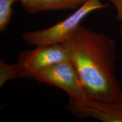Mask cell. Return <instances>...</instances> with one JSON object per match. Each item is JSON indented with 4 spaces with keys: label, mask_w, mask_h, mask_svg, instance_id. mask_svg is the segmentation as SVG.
I'll list each match as a JSON object with an SVG mask.
<instances>
[{
    "label": "cell",
    "mask_w": 122,
    "mask_h": 122,
    "mask_svg": "<svg viewBox=\"0 0 122 122\" xmlns=\"http://www.w3.org/2000/svg\"><path fill=\"white\" fill-rule=\"evenodd\" d=\"M34 79L63 90L68 95V103L70 104H79L88 99L77 71L70 59L47 67L35 75Z\"/></svg>",
    "instance_id": "cell-4"
},
{
    "label": "cell",
    "mask_w": 122,
    "mask_h": 122,
    "mask_svg": "<svg viewBox=\"0 0 122 122\" xmlns=\"http://www.w3.org/2000/svg\"><path fill=\"white\" fill-rule=\"evenodd\" d=\"M70 53L88 99L103 102L122 101L115 74V42L103 33L80 24L62 42Z\"/></svg>",
    "instance_id": "cell-1"
},
{
    "label": "cell",
    "mask_w": 122,
    "mask_h": 122,
    "mask_svg": "<svg viewBox=\"0 0 122 122\" xmlns=\"http://www.w3.org/2000/svg\"><path fill=\"white\" fill-rule=\"evenodd\" d=\"M20 0H0V32L6 30L13 15V5Z\"/></svg>",
    "instance_id": "cell-7"
},
{
    "label": "cell",
    "mask_w": 122,
    "mask_h": 122,
    "mask_svg": "<svg viewBox=\"0 0 122 122\" xmlns=\"http://www.w3.org/2000/svg\"><path fill=\"white\" fill-rule=\"evenodd\" d=\"M70 59L67 49L62 43L37 46L19 54L17 63L0 61V86L10 79H34L35 75L49 66Z\"/></svg>",
    "instance_id": "cell-2"
},
{
    "label": "cell",
    "mask_w": 122,
    "mask_h": 122,
    "mask_svg": "<svg viewBox=\"0 0 122 122\" xmlns=\"http://www.w3.org/2000/svg\"><path fill=\"white\" fill-rule=\"evenodd\" d=\"M114 5L117 10V19L121 21L122 25L120 27V32L122 37V0H109Z\"/></svg>",
    "instance_id": "cell-8"
},
{
    "label": "cell",
    "mask_w": 122,
    "mask_h": 122,
    "mask_svg": "<svg viewBox=\"0 0 122 122\" xmlns=\"http://www.w3.org/2000/svg\"><path fill=\"white\" fill-rule=\"evenodd\" d=\"M87 0H20L24 11L29 14L74 10Z\"/></svg>",
    "instance_id": "cell-6"
},
{
    "label": "cell",
    "mask_w": 122,
    "mask_h": 122,
    "mask_svg": "<svg viewBox=\"0 0 122 122\" xmlns=\"http://www.w3.org/2000/svg\"><path fill=\"white\" fill-rule=\"evenodd\" d=\"M109 6V4H103L101 0H87L78 10L63 20L48 28L26 32L22 35V37L29 45L36 46L62 43L89 14Z\"/></svg>",
    "instance_id": "cell-3"
},
{
    "label": "cell",
    "mask_w": 122,
    "mask_h": 122,
    "mask_svg": "<svg viewBox=\"0 0 122 122\" xmlns=\"http://www.w3.org/2000/svg\"><path fill=\"white\" fill-rule=\"evenodd\" d=\"M67 110L79 118H93L103 122H122V101L103 102L86 99L79 104H68Z\"/></svg>",
    "instance_id": "cell-5"
}]
</instances>
